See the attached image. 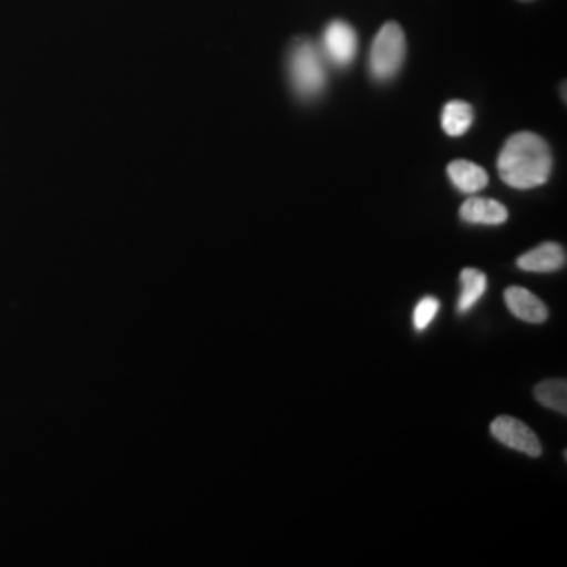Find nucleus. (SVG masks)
I'll return each mask as SVG.
<instances>
[{
	"instance_id": "1",
	"label": "nucleus",
	"mask_w": 567,
	"mask_h": 567,
	"mask_svg": "<svg viewBox=\"0 0 567 567\" xmlns=\"http://www.w3.org/2000/svg\"><path fill=\"white\" fill-rule=\"evenodd\" d=\"M553 154L548 143L536 133H515L498 156L501 179L515 189H534L548 182Z\"/></svg>"
},
{
	"instance_id": "2",
	"label": "nucleus",
	"mask_w": 567,
	"mask_h": 567,
	"mask_svg": "<svg viewBox=\"0 0 567 567\" xmlns=\"http://www.w3.org/2000/svg\"><path fill=\"white\" fill-rule=\"evenodd\" d=\"M288 79L301 100H316L326 89L322 51L311 41L299 39L288 51Z\"/></svg>"
},
{
	"instance_id": "3",
	"label": "nucleus",
	"mask_w": 567,
	"mask_h": 567,
	"mask_svg": "<svg viewBox=\"0 0 567 567\" xmlns=\"http://www.w3.org/2000/svg\"><path fill=\"white\" fill-rule=\"evenodd\" d=\"M405 61V34L400 23L389 21L374 37L368 58L370 76L377 82L393 81Z\"/></svg>"
},
{
	"instance_id": "4",
	"label": "nucleus",
	"mask_w": 567,
	"mask_h": 567,
	"mask_svg": "<svg viewBox=\"0 0 567 567\" xmlns=\"http://www.w3.org/2000/svg\"><path fill=\"white\" fill-rule=\"evenodd\" d=\"M360 49L355 30L343 20L330 21L322 34V53L337 68L351 65Z\"/></svg>"
},
{
	"instance_id": "5",
	"label": "nucleus",
	"mask_w": 567,
	"mask_h": 567,
	"mask_svg": "<svg viewBox=\"0 0 567 567\" xmlns=\"http://www.w3.org/2000/svg\"><path fill=\"white\" fill-rule=\"evenodd\" d=\"M492 435L503 444V446L524 452L527 456L536 458L543 454V444L538 440V435L524 425L522 421L513 419V416H498L492 425H489Z\"/></svg>"
},
{
	"instance_id": "6",
	"label": "nucleus",
	"mask_w": 567,
	"mask_h": 567,
	"mask_svg": "<svg viewBox=\"0 0 567 567\" xmlns=\"http://www.w3.org/2000/svg\"><path fill=\"white\" fill-rule=\"evenodd\" d=\"M517 267L529 274H548L566 267V248L557 243H545L536 246L517 259Z\"/></svg>"
},
{
	"instance_id": "7",
	"label": "nucleus",
	"mask_w": 567,
	"mask_h": 567,
	"mask_svg": "<svg viewBox=\"0 0 567 567\" xmlns=\"http://www.w3.org/2000/svg\"><path fill=\"white\" fill-rule=\"evenodd\" d=\"M505 303L508 311L529 324H543L547 320V305L543 303L536 295H532L526 288L513 286L505 290Z\"/></svg>"
},
{
	"instance_id": "8",
	"label": "nucleus",
	"mask_w": 567,
	"mask_h": 567,
	"mask_svg": "<svg viewBox=\"0 0 567 567\" xmlns=\"http://www.w3.org/2000/svg\"><path fill=\"white\" fill-rule=\"evenodd\" d=\"M461 217L466 224L473 225H503L508 219V210L496 200H487V198H477L473 194V198H468L463 208H461Z\"/></svg>"
},
{
	"instance_id": "9",
	"label": "nucleus",
	"mask_w": 567,
	"mask_h": 567,
	"mask_svg": "<svg viewBox=\"0 0 567 567\" xmlns=\"http://www.w3.org/2000/svg\"><path fill=\"white\" fill-rule=\"evenodd\" d=\"M447 177L452 185L463 192V194H477L486 189L487 173L480 164L468 163V161H454L447 164Z\"/></svg>"
},
{
	"instance_id": "10",
	"label": "nucleus",
	"mask_w": 567,
	"mask_h": 567,
	"mask_svg": "<svg viewBox=\"0 0 567 567\" xmlns=\"http://www.w3.org/2000/svg\"><path fill=\"white\" fill-rule=\"evenodd\" d=\"M461 284H463V290H461V297H458V303H456V311L458 313H466L486 295V274L480 271V269L466 267V269H463V274H461Z\"/></svg>"
},
{
	"instance_id": "11",
	"label": "nucleus",
	"mask_w": 567,
	"mask_h": 567,
	"mask_svg": "<svg viewBox=\"0 0 567 567\" xmlns=\"http://www.w3.org/2000/svg\"><path fill=\"white\" fill-rule=\"evenodd\" d=\"M475 121V112L466 102L454 100L447 102L444 112H442V128L446 131L450 137H463L471 124Z\"/></svg>"
},
{
	"instance_id": "12",
	"label": "nucleus",
	"mask_w": 567,
	"mask_h": 567,
	"mask_svg": "<svg viewBox=\"0 0 567 567\" xmlns=\"http://www.w3.org/2000/svg\"><path fill=\"white\" fill-rule=\"evenodd\" d=\"M536 400L545 408H550L559 414H567V383L564 379H553L536 386Z\"/></svg>"
},
{
	"instance_id": "13",
	"label": "nucleus",
	"mask_w": 567,
	"mask_h": 567,
	"mask_svg": "<svg viewBox=\"0 0 567 567\" xmlns=\"http://www.w3.org/2000/svg\"><path fill=\"white\" fill-rule=\"evenodd\" d=\"M437 311H440V301H437L435 297L421 299L419 305H416V309H414V328H416L419 332L425 330L426 326L435 320Z\"/></svg>"
},
{
	"instance_id": "14",
	"label": "nucleus",
	"mask_w": 567,
	"mask_h": 567,
	"mask_svg": "<svg viewBox=\"0 0 567 567\" xmlns=\"http://www.w3.org/2000/svg\"><path fill=\"white\" fill-rule=\"evenodd\" d=\"M522 2H529V0H522Z\"/></svg>"
}]
</instances>
